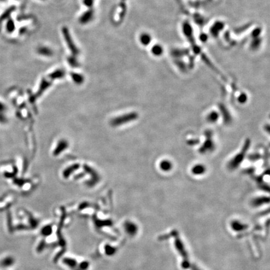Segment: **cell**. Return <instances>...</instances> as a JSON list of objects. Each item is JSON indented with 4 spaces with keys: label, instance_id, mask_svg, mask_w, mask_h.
Returning a JSON list of instances; mask_svg holds the SVG:
<instances>
[{
    "label": "cell",
    "instance_id": "obj_1",
    "mask_svg": "<svg viewBox=\"0 0 270 270\" xmlns=\"http://www.w3.org/2000/svg\"><path fill=\"white\" fill-rule=\"evenodd\" d=\"M248 144L246 143V144L245 145V146H244V148H243V149L242 150V152H241V154H238L237 156H236V157H234V158L233 159V161L231 162V163H230V166L231 168H236L238 166V164L240 163H241L242 161H243V158H244V154L246 153V151H247V148H248Z\"/></svg>",
    "mask_w": 270,
    "mask_h": 270
},
{
    "label": "cell",
    "instance_id": "obj_2",
    "mask_svg": "<svg viewBox=\"0 0 270 270\" xmlns=\"http://www.w3.org/2000/svg\"><path fill=\"white\" fill-rule=\"evenodd\" d=\"M13 259L11 258L8 257V258H6L3 259L1 261V263H0V265H1L2 266L7 267V266H11L13 264Z\"/></svg>",
    "mask_w": 270,
    "mask_h": 270
},
{
    "label": "cell",
    "instance_id": "obj_5",
    "mask_svg": "<svg viewBox=\"0 0 270 270\" xmlns=\"http://www.w3.org/2000/svg\"><path fill=\"white\" fill-rule=\"evenodd\" d=\"M170 167H171V165L168 162H164L162 163V169H163V170H167Z\"/></svg>",
    "mask_w": 270,
    "mask_h": 270
},
{
    "label": "cell",
    "instance_id": "obj_3",
    "mask_svg": "<svg viewBox=\"0 0 270 270\" xmlns=\"http://www.w3.org/2000/svg\"><path fill=\"white\" fill-rule=\"evenodd\" d=\"M204 171V168L202 166H197L193 169V172L195 174H201Z\"/></svg>",
    "mask_w": 270,
    "mask_h": 270
},
{
    "label": "cell",
    "instance_id": "obj_4",
    "mask_svg": "<svg viewBox=\"0 0 270 270\" xmlns=\"http://www.w3.org/2000/svg\"><path fill=\"white\" fill-rule=\"evenodd\" d=\"M14 28V26L13 22L11 20L8 21V23H7V30H8V31H10V32H11V31H13Z\"/></svg>",
    "mask_w": 270,
    "mask_h": 270
},
{
    "label": "cell",
    "instance_id": "obj_6",
    "mask_svg": "<svg viewBox=\"0 0 270 270\" xmlns=\"http://www.w3.org/2000/svg\"><path fill=\"white\" fill-rule=\"evenodd\" d=\"M0 1H3V0H0Z\"/></svg>",
    "mask_w": 270,
    "mask_h": 270
}]
</instances>
